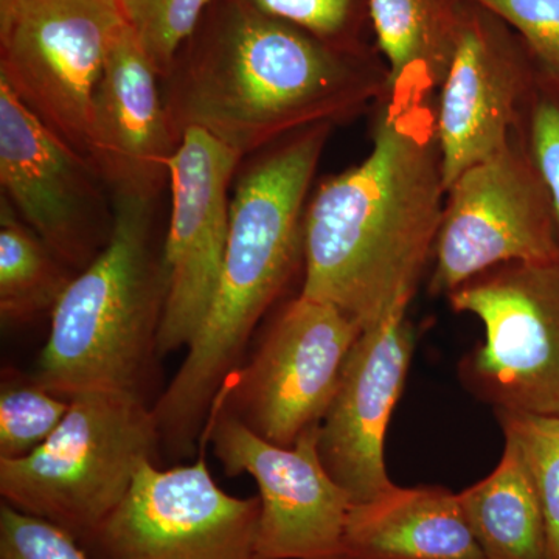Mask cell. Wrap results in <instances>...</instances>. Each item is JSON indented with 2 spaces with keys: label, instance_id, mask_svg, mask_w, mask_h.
Wrapping results in <instances>:
<instances>
[{
  "label": "cell",
  "instance_id": "cell-1",
  "mask_svg": "<svg viewBox=\"0 0 559 559\" xmlns=\"http://www.w3.org/2000/svg\"><path fill=\"white\" fill-rule=\"evenodd\" d=\"M371 110L370 153L322 180L308 201L300 290L362 330L409 308L447 202L437 102L404 106L384 95Z\"/></svg>",
  "mask_w": 559,
  "mask_h": 559
},
{
  "label": "cell",
  "instance_id": "cell-2",
  "mask_svg": "<svg viewBox=\"0 0 559 559\" xmlns=\"http://www.w3.org/2000/svg\"><path fill=\"white\" fill-rule=\"evenodd\" d=\"M388 84L377 47L341 49L230 0L176 57L162 94L178 142L197 128L246 157L305 128L355 119Z\"/></svg>",
  "mask_w": 559,
  "mask_h": 559
},
{
  "label": "cell",
  "instance_id": "cell-3",
  "mask_svg": "<svg viewBox=\"0 0 559 559\" xmlns=\"http://www.w3.org/2000/svg\"><path fill=\"white\" fill-rule=\"evenodd\" d=\"M333 130L323 123L286 135L259 151L238 179L218 289L182 366L153 407L162 447L173 455L193 454L253 331L304 266L308 193Z\"/></svg>",
  "mask_w": 559,
  "mask_h": 559
},
{
  "label": "cell",
  "instance_id": "cell-4",
  "mask_svg": "<svg viewBox=\"0 0 559 559\" xmlns=\"http://www.w3.org/2000/svg\"><path fill=\"white\" fill-rule=\"evenodd\" d=\"M114 207L112 237L51 311L33 374L62 399L95 390L145 399L159 356L167 277L153 249L154 202L114 200Z\"/></svg>",
  "mask_w": 559,
  "mask_h": 559
},
{
  "label": "cell",
  "instance_id": "cell-5",
  "mask_svg": "<svg viewBox=\"0 0 559 559\" xmlns=\"http://www.w3.org/2000/svg\"><path fill=\"white\" fill-rule=\"evenodd\" d=\"M160 447L145 399L105 390L79 393L38 450L0 460V496L81 540L119 506Z\"/></svg>",
  "mask_w": 559,
  "mask_h": 559
},
{
  "label": "cell",
  "instance_id": "cell-6",
  "mask_svg": "<svg viewBox=\"0 0 559 559\" xmlns=\"http://www.w3.org/2000/svg\"><path fill=\"white\" fill-rule=\"evenodd\" d=\"M448 299L485 329L460 360L463 388L492 411L559 417V259L500 264Z\"/></svg>",
  "mask_w": 559,
  "mask_h": 559
},
{
  "label": "cell",
  "instance_id": "cell-7",
  "mask_svg": "<svg viewBox=\"0 0 559 559\" xmlns=\"http://www.w3.org/2000/svg\"><path fill=\"white\" fill-rule=\"evenodd\" d=\"M127 24L119 0H0V80L86 157L95 90Z\"/></svg>",
  "mask_w": 559,
  "mask_h": 559
},
{
  "label": "cell",
  "instance_id": "cell-8",
  "mask_svg": "<svg viewBox=\"0 0 559 559\" xmlns=\"http://www.w3.org/2000/svg\"><path fill=\"white\" fill-rule=\"evenodd\" d=\"M362 326L329 301L299 294L261 334L213 406L277 447L318 428Z\"/></svg>",
  "mask_w": 559,
  "mask_h": 559
},
{
  "label": "cell",
  "instance_id": "cell-9",
  "mask_svg": "<svg viewBox=\"0 0 559 559\" xmlns=\"http://www.w3.org/2000/svg\"><path fill=\"white\" fill-rule=\"evenodd\" d=\"M557 259L549 191L516 128L502 150L448 187L429 293L448 297L500 264Z\"/></svg>",
  "mask_w": 559,
  "mask_h": 559
},
{
  "label": "cell",
  "instance_id": "cell-10",
  "mask_svg": "<svg viewBox=\"0 0 559 559\" xmlns=\"http://www.w3.org/2000/svg\"><path fill=\"white\" fill-rule=\"evenodd\" d=\"M259 496L227 495L204 457L139 469L112 513L80 540L92 559H255Z\"/></svg>",
  "mask_w": 559,
  "mask_h": 559
},
{
  "label": "cell",
  "instance_id": "cell-11",
  "mask_svg": "<svg viewBox=\"0 0 559 559\" xmlns=\"http://www.w3.org/2000/svg\"><path fill=\"white\" fill-rule=\"evenodd\" d=\"M0 182L22 219L73 272L112 237L116 207L90 157L55 134L0 80Z\"/></svg>",
  "mask_w": 559,
  "mask_h": 559
},
{
  "label": "cell",
  "instance_id": "cell-12",
  "mask_svg": "<svg viewBox=\"0 0 559 559\" xmlns=\"http://www.w3.org/2000/svg\"><path fill=\"white\" fill-rule=\"evenodd\" d=\"M318 428L294 447L261 439L218 406L205 432L227 476L249 474L260 489L255 559H337L352 499L318 452Z\"/></svg>",
  "mask_w": 559,
  "mask_h": 559
},
{
  "label": "cell",
  "instance_id": "cell-13",
  "mask_svg": "<svg viewBox=\"0 0 559 559\" xmlns=\"http://www.w3.org/2000/svg\"><path fill=\"white\" fill-rule=\"evenodd\" d=\"M241 160L240 154L197 128L183 131L173 154L159 356L189 347L207 316L229 240L230 182Z\"/></svg>",
  "mask_w": 559,
  "mask_h": 559
},
{
  "label": "cell",
  "instance_id": "cell-14",
  "mask_svg": "<svg viewBox=\"0 0 559 559\" xmlns=\"http://www.w3.org/2000/svg\"><path fill=\"white\" fill-rule=\"evenodd\" d=\"M536 60L506 21L468 0L457 49L437 95L444 187L498 153L520 121Z\"/></svg>",
  "mask_w": 559,
  "mask_h": 559
},
{
  "label": "cell",
  "instance_id": "cell-15",
  "mask_svg": "<svg viewBox=\"0 0 559 559\" xmlns=\"http://www.w3.org/2000/svg\"><path fill=\"white\" fill-rule=\"evenodd\" d=\"M415 344L407 308L362 330L319 425L320 460L352 503L369 502L395 487L385 468V436L406 388Z\"/></svg>",
  "mask_w": 559,
  "mask_h": 559
},
{
  "label": "cell",
  "instance_id": "cell-16",
  "mask_svg": "<svg viewBox=\"0 0 559 559\" xmlns=\"http://www.w3.org/2000/svg\"><path fill=\"white\" fill-rule=\"evenodd\" d=\"M160 75L130 24L114 40L92 100L90 159L112 200L154 202L178 150Z\"/></svg>",
  "mask_w": 559,
  "mask_h": 559
},
{
  "label": "cell",
  "instance_id": "cell-17",
  "mask_svg": "<svg viewBox=\"0 0 559 559\" xmlns=\"http://www.w3.org/2000/svg\"><path fill=\"white\" fill-rule=\"evenodd\" d=\"M337 559H485L460 506L440 485H395L352 503Z\"/></svg>",
  "mask_w": 559,
  "mask_h": 559
},
{
  "label": "cell",
  "instance_id": "cell-18",
  "mask_svg": "<svg viewBox=\"0 0 559 559\" xmlns=\"http://www.w3.org/2000/svg\"><path fill=\"white\" fill-rule=\"evenodd\" d=\"M468 0H369L371 35L389 72L390 100L430 105L455 49Z\"/></svg>",
  "mask_w": 559,
  "mask_h": 559
},
{
  "label": "cell",
  "instance_id": "cell-19",
  "mask_svg": "<svg viewBox=\"0 0 559 559\" xmlns=\"http://www.w3.org/2000/svg\"><path fill=\"white\" fill-rule=\"evenodd\" d=\"M459 500L485 559H549L543 503L509 440L495 471L459 492Z\"/></svg>",
  "mask_w": 559,
  "mask_h": 559
},
{
  "label": "cell",
  "instance_id": "cell-20",
  "mask_svg": "<svg viewBox=\"0 0 559 559\" xmlns=\"http://www.w3.org/2000/svg\"><path fill=\"white\" fill-rule=\"evenodd\" d=\"M76 272L58 259L16 209L0 205V319L20 326L51 314Z\"/></svg>",
  "mask_w": 559,
  "mask_h": 559
},
{
  "label": "cell",
  "instance_id": "cell-21",
  "mask_svg": "<svg viewBox=\"0 0 559 559\" xmlns=\"http://www.w3.org/2000/svg\"><path fill=\"white\" fill-rule=\"evenodd\" d=\"M0 385V460L27 457L61 425L70 400L10 369Z\"/></svg>",
  "mask_w": 559,
  "mask_h": 559
},
{
  "label": "cell",
  "instance_id": "cell-22",
  "mask_svg": "<svg viewBox=\"0 0 559 559\" xmlns=\"http://www.w3.org/2000/svg\"><path fill=\"white\" fill-rule=\"evenodd\" d=\"M503 440L520 452L543 503L549 559H559V417L495 411Z\"/></svg>",
  "mask_w": 559,
  "mask_h": 559
},
{
  "label": "cell",
  "instance_id": "cell-23",
  "mask_svg": "<svg viewBox=\"0 0 559 559\" xmlns=\"http://www.w3.org/2000/svg\"><path fill=\"white\" fill-rule=\"evenodd\" d=\"M210 0H123L124 20L142 44L160 80L200 27Z\"/></svg>",
  "mask_w": 559,
  "mask_h": 559
},
{
  "label": "cell",
  "instance_id": "cell-24",
  "mask_svg": "<svg viewBox=\"0 0 559 559\" xmlns=\"http://www.w3.org/2000/svg\"><path fill=\"white\" fill-rule=\"evenodd\" d=\"M253 9L310 33L331 46L371 49L364 32H371L369 0H248Z\"/></svg>",
  "mask_w": 559,
  "mask_h": 559
},
{
  "label": "cell",
  "instance_id": "cell-25",
  "mask_svg": "<svg viewBox=\"0 0 559 559\" xmlns=\"http://www.w3.org/2000/svg\"><path fill=\"white\" fill-rule=\"evenodd\" d=\"M516 128L549 191L559 231V76L538 62Z\"/></svg>",
  "mask_w": 559,
  "mask_h": 559
},
{
  "label": "cell",
  "instance_id": "cell-26",
  "mask_svg": "<svg viewBox=\"0 0 559 559\" xmlns=\"http://www.w3.org/2000/svg\"><path fill=\"white\" fill-rule=\"evenodd\" d=\"M0 559H92L79 539L58 525L0 506Z\"/></svg>",
  "mask_w": 559,
  "mask_h": 559
},
{
  "label": "cell",
  "instance_id": "cell-27",
  "mask_svg": "<svg viewBox=\"0 0 559 559\" xmlns=\"http://www.w3.org/2000/svg\"><path fill=\"white\" fill-rule=\"evenodd\" d=\"M527 44L536 62L559 76V0H474Z\"/></svg>",
  "mask_w": 559,
  "mask_h": 559
},
{
  "label": "cell",
  "instance_id": "cell-28",
  "mask_svg": "<svg viewBox=\"0 0 559 559\" xmlns=\"http://www.w3.org/2000/svg\"><path fill=\"white\" fill-rule=\"evenodd\" d=\"M121 2H123V0H119L120 7H121Z\"/></svg>",
  "mask_w": 559,
  "mask_h": 559
}]
</instances>
